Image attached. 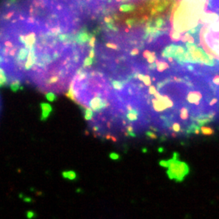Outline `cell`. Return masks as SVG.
Masks as SVG:
<instances>
[{
  "instance_id": "52a82bcc",
  "label": "cell",
  "mask_w": 219,
  "mask_h": 219,
  "mask_svg": "<svg viewBox=\"0 0 219 219\" xmlns=\"http://www.w3.org/2000/svg\"><path fill=\"white\" fill-rule=\"evenodd\" d=\"M36 213L33 211H31V210H28L26 213V217H27L28 219H33V218H35Z\"/></svg>"
},
{
  "instance_id": "7a4b0ae2",
  "label": "cell",
  "mask_w": 219,
  "mask_h": 219,
  "mask_svg": "<svg viewBox=\"0 0 219 219\" xmlns=\"http://www.w3.org/2000/svg\"><path fill=\"white\" fill-rule=\"evenodd\" d=\"M42 120L45 121L47 118L49 117L50 114L52 111V107H51L49 104H46V103H42Z\"/></svg>"
},
{
  "instance_id": "6da1fadb",
  "label": "cell",
  "mask_w": 219,
  "mask_h": 219,
  "mask_svg": "<svg viewBox=\"0 0 219 219\" xmlns=\"http://www.w3.org/2000/svg\"><path fill=\"white\" fill-rule=\"evenodd\" d=\"M178 153H174L172 158L168 160L166 174L170 179L175 180L176 182H182L189 173V166L185 162L178 160Z\"/></svg>"
},
{
  "instance_id": "277c9868",
  "label": "cell",
  "mask_w": 219,
  "mask_h": 219,
  "mask_svg": "<svg viewBox=\"0 0 219 219\" xmlns=\"http://www.w3.org/2000/svg\"><path fill=\"white\" fill-rule=\"evenodd\" d=\"M85 119L88 121H91L94 119V113L93 110L91 109H86L85 110Z\"/></svg>"
},
{
  "instance_id": "3957f363",
  "label": "cell",
  "mask_w": 219,
  "mask_h": 219,
  "mask_svg": "<svg viewBox=\"0 0 219 219\" xmlns=\"http://www.w3.org/2000/svg\"><path fill=\"white\" fill-rule=\"evenodd\" d=\"M62 175L64 179H68L70 180H74L76 179L77 175L73 170H68V171H63Z\"/></svg>"
},
{
  "instance_id": "9c48e42d",
  "label": "cell",
  "mask_w": 219,
  "mask_h": 219,
  "mask_svg": "<svg viewBox=\"0 0 219 219\" xmlns=\"http://www.w3.org/2000/svg\"><path fill=\"white\" fill-rule=\"evenodd\" d=\"M159 164H160L161 166H162V167H166V168H167V167H168V160H167V161H166V160L160 161Z\"/></svg>"
},
{
  "instance_id": "8992f818",
  "label": "cell",
  "mask_w": 219,
  "mask_h": 219,
  "mask_svg": "<svg viewBox=\"0 0 219 219\" xmlns=\"http://www.w3.org/2000/svg\"><path fill=\"white\" fill-rule=\"evenodd\" d=\"M46 98L50 101V102H53V101H55V98H56V97H55V95L53 93H48V94H46Z\"/></svg>"
},
{
  "instance_id": "ba28073f",
  "label": "cell",
  "mask_w": 219,
  "mask_h": 219,
  "mask_svg": "<svg viewBox=\"0 0 219 219\" xmlns=\"http://www.w3.org/2000/svg\"><path fill=\"white\" fill-rule=\"evenodd\" d=\"M109 157H110V159H112V160H118V159H119V157H120V156H119V155L116 153H110Z\"/></svg>"
},
{
  "instance_id": "8fae6325",
  "label": "cell",
  "mask_w": 219,
  "mask_h": 219,
  "mask_svg": "<svg viewBox=\"0 0 219 219\" xmlns=\"http://www.w3.org/2000/svg\"><path fill=\"white\" fill-rule=\"evenodd\" d=\"M146 151H147V149H144V153H145V152H146Z\"/></svg>"
},
{
  "instance_id": "30bf717a",
  "label": "cell",
  "mask_w": 219,
  "mask_h": 219,
  "mask_svg": "<svg viewBox=\"0 0 219 219\" xmlns=\"http://www.w3.org/2000/svg\"><path fill=\"white\" fill-rule=\"evenodd\" d=\"M24 200L28 203V202H31L33 200H32L31 198H29V197H25V198H24Z\"/></svg>"
},
{
  "instance_id": "5b68a950",
  "label": "cell",
  "mask_w": 219,
  "mask_h": 219,
  "mask_svg": "<svg viewBox=\"0 0 219 219\" xmlns=\"http://www.w3.org/2000/svg\"><path fill=\"white\" fill-rule=\"evenodd\" d=\"M145 135L149 137V138L152 139V140H156V139H157V136L156 133H154L153 132H151V131H147V132H145Z\"/></svg>"
}]
</instances>
